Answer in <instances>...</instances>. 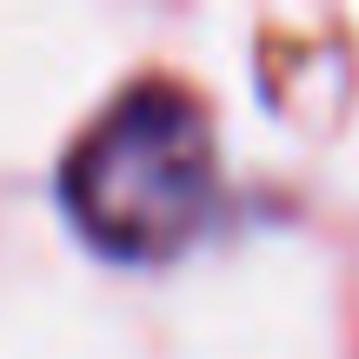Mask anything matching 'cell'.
I'll use <instances>...</instances> for the list:
<instances>
[{"label":"cell","instance_id":"obj_1","mask_svg":"<svg viewBox=\"0 0 359 359\" xmlns=\"http://www.w3.org/2000/svg\"><path fill=\"white\" fill-rule=\"evenodd\" d=\"M67 206L120 259H167L206 226L213 140L180 93H127L80 140L67 167Z\"/></svg>","mask_w":359,"mask_h":359}]
</instances>
